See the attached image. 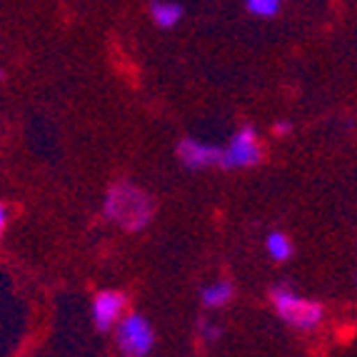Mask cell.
I'll use <instances>...</instances> for the list:
<instances>
[{
    "instance_id": "obj_1",
    "label": "cell",
    "mask_w": 357,
    "mask_h": 357,
    "mask_svg": "<svg viewBox=\"0 0 357 357\" xmlns=\"http://www.w3.org/2000/svg\"><path fill=\"white\" fill-rule=\"evenodd\" d=\"M102 215L107 220L120 225L128 232H140L153 222L155 203L153 197L137 188L130 180H118L107 188L105 200H102Z\"/></svg>"
},
{
    "instance_id": "obj_7",
    "label": "cell",
    "mask_w": 357,
    "mask_h": 357,
    "mask_svg": "<svg viewBox=\"0 0 357 357\" xmlns=\"http://www.w3.org/2000/svg\"><path fill=\"white\" fill-rule=\"evenodd\" d=\"M150 15H153L155 25L162 30H170L183 20L185 8L175 0H153L150 3Z\"/></svg>"
},
{
    "instance_id": "obj_13",
    "label": "cell",
    "mask_w": 357,
    "mask_h": 357,
    "mask_svg": "<svg viewBox=\"0 0 357 357\" xmlns=\"http://www.w3.org/2000/svg\"><path fill=\"white\" fill-rule=\"evenodd\" d=\"M6 225H8V210H6V205L0 203V238H3V232H6Z\"/></svg>"
},
{
    "instance_id": "obj_5",
    "label": "cell",
    "mask_w": 357,
    "mask_h": 357,
    "mask_svg": "<svg viewBox=\"0 0 357 357\" xmlns=\"http://www.w3.org/2000/svg\"><path fill=\"white\" fill-rule=\"evenodd\" d=\"M126 305L128 298L126 292L120 290H100L93 298V322L100 333L105 330H113L120 322V317L126 315Z\"/></svg>"
},
{
    "instance_id": "obj_12",
    "label": "cell",
    "mask_w": 357,
    "mask_h": 357,
    "mask_svg": "<svg viewBox=\"0 0 357 357\" xmlns=\"http://www.w3.org/2000/svg\"><path fill=\"white\" fill-rule=\"evenodd\" d=\"M290 130H292V126L287 123V120H282V123L275 126V135H290Z\"/></svg>"
},
{
    "instance_id": "obj_10",
    "label": "cell",
    "mask_w": 357,
    "mask_h": 357,
    "mask_svg": "<svg viewBox=\"0 0 357 357\" xmlns=\"http://www.w3.org/2000/svg\"><path fill=\"white\" fill-rule=\"evenodd\" d=\"M282 8V0H245V10L255 18H275Z\"/></svg>"
},
{
    "instance_id": "obj_3",
    "label": "cell",
    "mask_w": 357,
    "mask_h": 357,
    "mask_svg": "<svg viewBox=\"0 0 357 357\" xmlns=\"http://www.w3.org/2000/svg\"><path fill=\"white\" fill-rule=\"evenodd\" d=\"M115 342L123 357H148L155 345V330L145 315H123L115 325Z\"/></svg>"
},
{
    "instance_id": "obj_4",
    "label": "cell",
    "mask_w": 357,
    "mask_h": 357,
    "mask_svg": "<svg viewBox=\"0 0 357 357\" xmlns=\"http://www.w3.org/2000/svg\"><path fill=\"white\" fill-rule=\"evenodd\" d=\"M265 158V150L260 145L255 128L245 126L230 137V143L222 148L220 167L225 170H238V167H255Z\"/></svg>"
},
{
    "instance_id": "obj_8",
    "label": "cell",
    "mask_w": 357,
    "mask_h": 357,
    "mask_svg": "<svg viewBox=\"0 0 357 357\" xmlns=\"http://www.w3.org/2000/svg\"><path fill=\"white\" fill-rule=\"evenodd\" d=\"M232 295H235V287H232V282H227V280L213 282V285L203 287V292H200L203 305H205V307H210V310L225 307V305L232 300Z\"/></svg>"
},
{
    "instance_id": "obj_6",
    "label": "cell",
    "mask_w": 357,
    "mask_h": 357,
    "mask_svg": "<svg viewBox=\"0 0 357 357\" xmlns=\"http://www.w3.org/2000/svg\"><path fill=\"white\" fill-rule=\"evenodd\" d=\"M175 153H178V160L183 167H188V170H203V167L220 165L222 148L210 143H200L195 137H185V140L178 143Z\"/></svg>"
},
{
    "instance_id": "obj_9",
    "label": "cell",
    "mask_w": 357,
    "mask_h": 357,
    "mask_svg": "<svg viewBox=\"0 0 357 357\" xmlns=\"http://www.w3.org/2000/svg\"><path fill=\"white\" fill-rule=\"evenodd\" d=\"M265 248H268V255L273 257L275 262H285V260H290V255H292L290 238L280 230L270 232L268 240H265Z\"/></svg>"
},
{
    "instance_id": "obj_14",
    "label": "cell",
    "mask_w": 357,
    "mask_h": 357,
    "mask_svg": "<svg viewBox=\"0 0 357 357\" xmlns=\"http://www.w3.org/2000/svg\"><path fill=\"white\" fill-rule=\"evenodd\" d=\"M3 75H6V73H3V68H0V77H3Z\"/></svg>"
},
{
    "instance_id": "obj_11",
    "label": "cell",
    "mask_w": 357,
    "mask_h": 357,
    "mask_svg": "<svg viewBox=\"0 0 357 357\" xmlns=\"http://www.w3.org/2000/svg\"><path fill=\"white\" fill-rule=\"evenodd\" d=\"M200 335H203V340L205 342H213V340H218L222 335V330L218 328V325H213L210 320H200Z\"/></svg>"
},
{
    "instance_id": "obj_2",
    "label": "cell",
    "mask_w": 357,
    "mask_h": 357,
    "mask_svg": "<svg viewBox=\"0 0 357 357\" xmlns=\"http://www.w3.org/2000/svg\"><path fill=\"white\" fill-rule=\"evenodd\" d=\"M270 300H273L275 312L298 330H315L325 317V310L320 303L307 298H300L298 292L287 285H275L270 290Z\"/></svg>"
}]
</instances>
